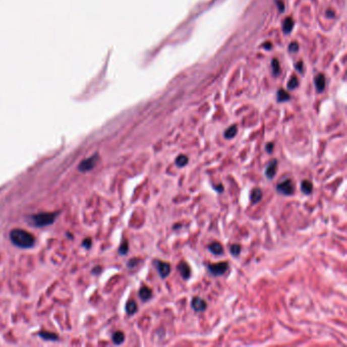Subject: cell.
Segmentation results:
<instances>
[{
	"instance_id": "277c9868",
	"label": "cell",
	"mask_w": 347,
	"mask_h": 347,
	"mask_svg": "<svg viewBox=\"0 0 347 347\" xmlns=\"http://www.w3.org/2000/svg\"><path fill=\"white\" fill-rule=\"evenodd\" d=\"M228 269V263L227 262H220L217 264H210L208 266V270L213 274L214 276H221L223 275Z\"/></svg>"
},
{
	"instance_id": "4316f807",
	"label": "cell",
	"mask_w": 347,
	"mask_h": 347,
	"mask_svg": "<svg viewBox=\"0 0 347 347\" xmlns=\"http://www.w3.org/2000/svg\"><path fill=\"white\" fill-rule=\"evenodd\" d=\"M298 50H299V45H298V43H293V44H291V46H289V51L297 52Z\"/></svg>"
},
{
	"instance_id": "2e32d148",
	"label": "cell",
	"mask_w": 347,
	"mask_h": 347,
	"mask_svg": "<svg viewBox=\"0 0 347 347\" xmlns=\"http://www.w3.org/2000/svg\"><path fill=\"white\" fill-rule=\"evenodd\" d=\"M301 190L304 194L310 195L313 192V184L310 181H304L301 185Z\"/></svg>"
},
{
	"instance_id": "d4e9b609",
	"label": "cell",
	"mask_w": 347,
	"mask_h": 347,
	"mask_svg": "<svg viewBox=\"0 0 347 347\" xmlns=\"http://www.w3.org/2000/svg\"><path fill=\"white\" fill-rule=\"evenodd\" d=\"M272 69H273V73L274 75H278L280 72V68H279V63L277 60H274L272 62Z\"/></svg>"
},
{
	"instance_id": "4dcf8cb0",
	"label": "cell",
	"mask_w": 347,
	"mask_h": 347,
	"mask_svg": "<svg viewBox=\"0 0 347 347\" xmlns=\"http://www.w3.org/2000/svg\"><path fill=\"white\" fill-rule=\"evenodd\" d=\"M216 191H218L219 193H222L223 192V188H222V186H219V187H216V188H214Z\"/></svg>"
},
{
	"instance_id": "ac0fdd59",
	"label": "cell",
	"mask_w": 347,
	"mask_h": 347,
	"mask_svg": "<svg viewBox=\"0 0 347 347\" xmlns=\"http://www.w3.org/2000/svg\"><path fill=\"white\" fill-rule=\"evenodd\" d=\"M138 311V306H137V303L135 301H130L128 304H127V313L129 315H134L136 312Z\"/></svg>"
},
{
	"instance_id": "3957f363",
	"label": "cell",
	"mask_w": 347,
	"mask_h": 347,
	"mask_svg": "<svg viewBox=\"0 0 347 347\" xmlns=\"http://www.w3.org/2000/svg\"><path fill=\"white\" fill-rule=\"evenodd\" d=\"M277 192L284 196H292L295 193V185L291 179H284L277 185Z\"/></svg>"
},
{
	"instance_id": "5b68a950",
	"label": "cell",
	"mask_w": 347,
	"mask_h": 347,
	"mask_svg": "<svg viewBox=\"0 0 347 347\" xmlns=\"http://www.w3.org/2000/svg\"><path fill=\"white\" fill-rule=\"evenodd\" d=\"M155 264V267L158 271V274L159 276L162 278V279H165L166 277H168V275L170 274L171 272V267L168 263L166 262H162V261H159V260H156L154 262Z\"/></svg>"
},
{
	"instance_id": "5bb4252c",
	"label": "cell",
	"mask_w": 347,
	"mask_h": 347,
	"mask_svg": "<svg viewBox=\"0 0 347 347\" xmlns=\"http://www.w3.org/2000/svg\"><path fill=\"white\" fill-rule=\"evenodd\" d=\"M238 134V128L237 126H231L230 128H228L225 133H224V138L227 139V140H230V139H234Z\"/></svg>"
},
{
	"instance_id": "30bf717a",
	"label": "cell",
	"mask_w": 347,
	"mask_h": 347,
	"mask_svg": "<svg viewBox=\"0 0 347 347\" xmlns=\"http://www.w3.org/2000/svg\"><path fill=\"white\" fill-rule=\"evenodd\" d=\"M139 297L143 302H147L151 299L152 297V291L148 287V286H142L140 292H139Z\"/></svg>"
},
{
	"instance_id": "e0dca14e",
	"label": "cell",
	"mask_w": 347,
	"mask_h": 347,
	"mask_svg": "<svg viewBox=\"0 0 347 347\" xmlns=\"http://www.w3.org/2000/svg\"><path fill=\"white\" fill-rule=\"evenodd\" d=\"M112 340H113V342L115 344L120 345V344H122L125 341V334L123 332H121V331L115 332L113 334V336H112Z\"/></svg>"
},
{
	"instance_id": "7c38bea8",
	"label": "cell",
	"mask_w": 347,
	"mask_h": 347,
	"mask_svg": "<svg viewBox=\"0 0 347 347\" xmlns=\"http://www.w3.org/2000/svg\"><path fill=\"white\" fill-rule=\"evenodd\" d=\"M263 198V193L261 189H254L251 193V202L252 204H258Z\"/></svg>"
},
{
	"instance_id": "52a82bcc",
	"label": "cell",
	"mask_w": 347,
	"mask_h": 347,
	"mask_svg": "<svg viewBox=\"0 0 347 347\" xmlns=\"http://www.w3.org/2000/svg\"><path fill=\"white\" fill-rule=\"evenodd\" d=\"M277 166H278V162L276 159H274L268 163V165L265 169V176L268 180L271 181L274 179L276 172H277Z\"/></svg>"
},
{
	"instance_id": "7a4b0ae2",
	"label": "cell",
	"mask_w": 347,
	"mask_h": 347,
	"mask_svg": "<svg viewBox=\"0 0 347 347\" xmlns=\"http://www.w3.org/2000/svg\"><path fill=\"white\" fill-rule=\"evenodd\" d=\"M57 217V213H40L31 216V223L36 227H45L52 224Z\"/></svg>"
},
{
	"instance_id": "4fadbf2b",
	"label": "cell",
	"mask_w": 347,
	"mask_h": 347,
	"mask_svg": "<svg viewBox=\"0 0 347 347\" xmlns=\"http://www.w3.org/2000/svg\"><path fill=\"white\" fill-rule=\"evenodd\" d=\"M294 26H295V22L292 18H287L284 23H283V31L285 34H288V33H291L294 29Z\"/></svg>"
},
{
	"instance_id": "484cf974",
	"label": "cell",
	"mask_w": 347,
	"mask_h": 347,
	"mask_svg": "<svg viewBox=\"0 0 347 347\" xmlns=\"http://www.w3.org/2000/svg\"><path fill=\"white\" fill-rule=\"evenodd\" d=\"M139 262H140V260H138V259H132V260L128 263V267H129V268H134V267H136V266L138 265Z\"/></svg>"
},
{
	"instance_id": "d6986e66",
	"label": "cell",
	"mask_w": 347,
	"mask_h": 347,
	"mask_svg": "<svg viewBox=\"0 0 347 347\" xmlns=\"http://www.w3.org/2000/svg\"><path fill=\"white\" fill-rule=\"evenodd\" d=\"M189 163V158L185 155H180L177 159H176V164L179 167H185L186 165H188Z\"/></svg>"
},
{
	"instance_id": "7402d4cb",
	"label": "cell",
	"mask_w": 347,
	"mask_h": 347,
	"mask_svg": "<svg viewBox=\"0 0 347 347\" xmlns=\"http://www.w3.org/2000/svg\"><path fill=\"white\" fill-rule=\"evenodd\" d=\"M128 252H129V243H128L127 241H125V242L122 244V246L120 247V254L123 255V256H125V255L128 254Z\"/></svg>"
},
{
	"instance_id": "603a6c76",
	"label": "cell",
	"mask_w": 347,
	"mask_h": 347,
	"mask_svg": "<svg viewBox=\"0 0 347 347\" xmlns=\"http://www.w3.org/2000/svg\"><path fill=\"white\" fill-rule=\"evenodd\" d=\"M40 336L45 340H53V341L57 340V336L55 334H51V333H44L43 332L40 334Z\"/></svg>"
},
{
	"instance_id": "f546056e",
	"label": "cell",
	"mask_w": 347,
	"mask_h": 347,
	"mask_svg": "<svg viewBox=\"0 0 347 347\" xmlns=\"http://www.w3.org/2000/svg\"><path fill=\"white\" fill-rule=\"evenodd\" d=\"M277 4L279 5V9H280V12H283V9H284V6H283V4L281 5V2H280V0H278V2H277Z\"/></svg>"
},
{
	"instance_id": "cb8c5ba5",
	"label": "cell",
	"mask_w": 347,
	"mask_h": 347,
	"mask_svg": "<svg viewBox=\"0 0 347 347\" xmlns=\"http://www.w3.org/2000/svg\"><path fill=\"white\" fill-rule=\"evenodd\" d=\"M298 85H299V82H298L297 78H296V77H293V78L291 79V81H289L288 88L291 89V90H294V89H296V88L298 87Z\"/></svg>"
},
{
	"instance_id": "8992f818",
	"label": "cell",
	"mask_w": 347,
	"mask_h": 347,
	"mask_svg": "<svg viewBox=\"0 0 347 347\" xmlns=\"http://www.w3.org/2000/svg\"><path fill=\"white\" fill-rule=\"evenodd\" d=\"M97 162H98V155L96 154V155H94V156L84 160L83 162H81L78 168H79L80 171L86 172V171L92 170L95 167V165L97 164Z\"/></svg>"
},
{
	"instance_id": "ffe728a7",
	"label": "cell",
	"mask_w": 347,
	"mask_h": 347,
	"mask_svg": "<svg viewBox=\"0 0 347 347\" xmlns=\"http://www.w3.org/2000/svg\"><path fill=\"white\" fill-rule=\"evenodd\" d=\"M289 99H291V96H289V94L286 91L279 90V92H278V101L279 102H285V101H288Z\"/></svg>"
},
{
	"instance_id": "8fae6325",
	"label": "cell",
	"mask_w": 347,
	"mask_h": 347,
	"mask_svg": "<svg viewBox=\"0 0 347 347\" xmlns=\"http://www.w3.org/2000/svg\"><path fill=\"white\" fill-rule=\"evenodd\" d=\"M208 249H209V251H210L213 255H215V256H221V255L224 253L222 245H221L220 243H218V242L212 243V244L208 247Z\"/></svg>"
},
{
	"instance_id": "ba28073f",
	"label": "cell",
	"mask_w": 347,
	"mask_h": 347,
	"mask_svg": "<svg viewBox=\"0 0 347 347\" xmlns=\"http://www.w3.org/2000/svg\"><path fill=\"white\" fill-rule=\"evenodd\" d=\"M192 308L197 313H202L207 309L206 302L201 298H194L192 301Z\"/></svg>"
},
{
	"instance_id": "9c48e42d",
	"label": "cell",
	"mask_w": 347,
	"mask_h": 347,
	"mask_svg": "<svg viewBox=\"0 0 347 347\" xmlns=\"http://www.w3.org/2000/svg\"><path fill=\"white\" fill-rule=\"evenodd\" d=\"M179 271H180L182 277H183L185 280H188V279L191 277L192 271H191L190 266H189L186 262L180 263V265H179Z\"/></svg>"
},
{
	"instance_id": "f1b7e54d",
	"label": "cell",
	"mask_w": 347,
	"mask_h": 347,
	"mask_svg": "<svg viewBox=\"0 0 347 347\" xmlns=\"http://www.w3.org/2000/svg\"><path fill=\"white\" fill-rule=\"evenodd\" d=\"M83 245H84V247H85V248L89 249V248L91 247V245H92V243H91V240H89V239L85 240V241H84V243H83Z\"/></svg>"
},
{
	"instance_id": "83f0119b",
	"label": "cell",
	"mask_w": 347,
	"mask_h": 347,
	"mask_svg": "<svg viewBox=\"0 0 347 347\" xmlns=\"http://www.w3.org/2000/svg\"><path fill=\"white\" fill-rule=\"evenodd\" d=\"M273 149H274V144H273V143L267 144V146H266V151H267L269 154H271V153L273 152Z\"/></svg>"
},
{
	"instance_id": "6da1fadb",
	"label": "cell",
	"mask_w": 347,
	"mask_h": 347,
	"mask_svg": "<svg viewBox=\"0 0 347 347\" xmlns=\"http://www.w3.org/2000/svg\"><path fill=\"white\" fill-rule=\"evenodd\" d=\"M11 241L13 244L22 249H29L34 246L35 239L34 237L23 229H14L11 231Z\"/></svg>"
},
{
	"instance_id": "44dd1931",
	"label": "cell",
	"mask_w": 347,
	"mask_h": 347,
	"mask_svg": "<svg viewBox=\"0 0 347 347\" xmlns=\"http://www.w3.org/2000/svg\"><path fill=\"white\" fill-rule=\"evenodd\" d=\"M242 252V248L240 245H233L230 247V254L234 257H239Z\"/></svg>"
},
{
	"instance_id": "9a60e30c",
	"label": "cell",
	"mask_w": 347,
	"mask_h": 347,
	"mask_svg": "<svg viewBox=\"0 0 347 347\" xmlns=\"http://www.w3.org/2000/svg\"><path fill=\"white\" fill-rule=\"evenodd\" d=\"M315 85L318 92H322L325 89V78L323 75L317 76V78L315 79Z\"/></svg>"
}]
</instances>
